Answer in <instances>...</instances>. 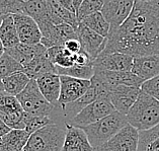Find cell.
I'll use <instances>...</instances> for the list:
<instances>
[{
    "mask_svg": "<svg viewBox=\"0 0 159 151\" xmlns=\"http://www.w3.org/2000/svg\"><path fill=\"white\" fill-rule=\"evenodd\" d=\"M25 14L30 16L40 28L43 37H47L54 28L51 3L48 0L25 1Z\"/></svg>",
    "mask_w": 159,
    "mask_h": 151,
    "instance_id": "cell-9",
    "label": "cell"
},
{
    "mask_svg": "<svg viewBox=\"0 0 159 151\" xmlns=\"http://www.w3.org/2000/svg\"><path fill=\"white\" fill-rule=\"evenodd\" d=\"M54 124L49 117H37V116H32L26 114L25 120V131L30 135L36 133L37 131L43 129L44 127Z\"/></svg>",
    "mask_w": 159,
    "mask_h": 151,
    "instance_id": "cell-34",
    "label": "cell"
},
{
    "mask_svg": "<svg viewBox=\"0 0 159 151\" xmlns=\"http://www.w3.org/2000/svg\"><path fill=\"white\" fill-rule=\"evenodd\" d=\"M80 24L103 38H107L111 32V26L106 21V18L103 17L102 12H96L90 15L83 19Z\"/></svg>",
    "mask_w": 159,
    "mask_h": 151,
    "instance_id": "cell-28",
    "label": "cell"
},
{
    "mask_svg": "<svg viewBox=\"0 0 159 151\" xmlns=\"http://www.w3.org/2000/svg\"><path fill=\"white\" fill-rule=\"evenodd\" d=\"M138 151H159V125L151 130L139 132Z\"/></svg>",
    "mask_w": 159,
    "mask_h": 151,
    "instance_id": "cell-29",
    "label": "cell"
},
{
    "mask_svg": "<svg viewBox=\"0 0 159 151\" xmlns=\"http://www.w3.org/2000/svg\"><path fill=\"white\" fill-rule=\"evenodd\" d=\"M64 48L66 50H68L73 55H76V54H78L79 52L82 51L80 42L77 40V39H75V40H69L68 42H66L64 45Z\"/></svg>",
    "mask_w": 159,
    "mask_h": 151,
    "instance_id": "cell-37",
    "label": "cell"
},
{
    "mask_svg": "<svg viewBox=\"0 0 159 151\" xmlns=\"http://www.w3.org/2000/svg\"><path fill=\"white\" fill-rule=\"evenodd\" d=\"M59 1L66 9H68L69 11H71V12L76 14V10L74 7V3H73V0H59Z\"/></svg>",
    "mask_w": 159,
    "mask_h": 151,
    "instance_id": "cell-38",
    "label": "cell"
},
{
    "mask_svg": "<svg viewBox=\"0 0 159 151\" xmlns=\"http://www.w3.org/2000/svg\"><path fill=\"white\" fill-rule=\"evenodd\" d=\"M78 40L77 33L75 29H73L69 25H54L47 37H43L41 44L47 49H51L54 47H64L65 43L69 40Z\"/></svg>",
    "mask_w": 159,
    "mask_h": 151,
    "instance_id": "cell-18",
    "label": "cell"
},
{
    "mask_svg": "<svg viewBox=\"0 0 159 151\" xmlns=\"http://www.w3.org/2000/svg\"><path fill=\"white\" fill-rule=\"evenodd\" d=\"M138 147L139 131L131 125H127L110 141L94 151H138Z\"/></svg>",
    "mask_w": 159,
    "mask_h": 151,
    "instance_id": "cell-10",
    "label": "cell"
},
{
    "mask_svg": "<svg viewBox=\"0 0 159 151\" xmlns=\"http://www.w3.org/2000/svg\"><path fill=\"white\" fill-rule=\"evenodd\" d=\"M140 92L141 87L120 85V86L116 87L114 90H111L108 99L115 107L116 111L127 116L131 108L134 106L136 100L139 98Z\"/></svg>",
    "mask_w": 159,
    "mask_h": 151,
    "instance_id": "cell-15",
    "label": "cell"
},
{
    "mask_svg": "<svg viewBox=\"0 0 159 151\" xmlns=\"http://www.w3.org/2000/svg\"><path fill=\"white\" fill-rule=\"evenodd\" d=\"M47 51L48 49L42 44L25 45L21 44V43L13 48L5 49V53L12 57L14 60H16L22 67H25L34 58L44 55L47 53Z\"/></svg>",
    "mask_w": 159,
    "mask_h": 151,
    "instance_id": "cell-19",
    "label": "cell"
},
{
    "mask_svg": "<svg viewBox=\"0 0 159 151\" xmlns=\"http://www.w3.org/2000/svg\"><path fill=\"white\" fill-rule=\"evenodd\" d=\"M19 71H24V67L7 53L0 57V79H4Z\"/></svg>",
    "mask_w": 159,
    "mask_h": 151,
    "instance_id": "cell-32",
    "label": "cell"
},
{
    "mask_svg": "<svg viewBox=\"0 0 159 151\" xmlns=\"http://www.w3.org/2000/svg\"><path fill=\"white\" fill-rule=\"evenodd\" d=\"M134 57L123 53H112L99 56L93 62L94 69L115 72H132Z\"/></svg>",
    "mask_w": 159,
    "mask_h": 151,
    "instance_id": "cell-16",
    "label": "cell"
},
{
    "mask_svg": "<svg viewBox=\"0 0 159 151\" xmlns=\"http://www.w3.org/2000/svg\"><path fill=\"white\" fill-rule=\"evenodd\" d=\"M132 73L144 81L159 76V55L134 58Z\"/></svg>",
    "mask_w": 159,
    "mask_h": 151,
    "instance_id": "cell-20",
    "label": "cell"
},
{
    "mask_svg": "<svg viewBox=\"0 0 159 151\" xmlns=\"http://www.w3.org/2000/svg\"><path fill=\"white\" fill-rule=\"evenodd\" d=\"M112 53L134 58L159 55V0H136L125 24L108 34L100 56Z\"/></svg>",
    "mask_w": 159,
    "mask_h": 151,
    "instance_id": "cell-1",
    "label": "cell"
},
{
    "mask_svg": "<svg viewBox=\"0 0 159 151\" xmlns=\"http://www.w3.org/2000/svg\"><path fill=\"white\" fill-rule=\"evenodd\" d=\"M0 41L5 49L13 48L20 44L12 15H7L3 19L2 25L0 26Z\"/></svg>",
    "mask_w": 159,
    "mask_h": 151,
    "instance_id": "cell-25",
    "label": "cell"
},
{
    "mask_svg": "<svg viewBox=\"0 0 159 151\" xmlns=\"http://www.w3.org/2000/svg\"><path fill=\"white\" fill-rule=\"evenodd\" d=\"M3 92H5V90H4V86H3L2 79H0V94H3Z\"/></svg>",
    "mask_w": 159,
    "mask_h": 151,
    "instance_id": "cell-41",
    "label": "cell"
},
{
    "mask_svg": "<svg viewBox=\"0 0 159 151\" xmlns=\"http://www.w3.org/2000/svg\"><path fill=\"white\" fill-rule=\"evenodd\" d=\"M1 142H2V137H0V144H1Z\"/></svg>",
    "mask_w": 159,
    "mask_h": 151,
    "instance_id": "cell-43",
    "label": "cell"
},
{
    "mask_svg": "<svg viewBox=\"0 0 159 151\" xmlns=\"http://www.w3.org/2000/svg\"><path fill=\"white\" fill-rule=\"evenodd\" d=\"M11 131V129L6 125V124L0 119V137L5 136L7 133H9Z\"/></svg>",
    "mask_w": 159,
    "mask_h": 151,
    "instance_id": "cell-39",
    "label": "cell"
},
{
    "mask_svg": "<svg viewBox=\"0 0 159 151\" xmlns=\"http://www.w3.org/2000/svg\"><path fill=\"white\" fill-rule=\"evenodd\" d=\"M48 56L57 67L69 68L75 65L74 55L64 47H54L48 49Z\"/></svg>",
    "mask_w": 159,
    "mask_h": 151,
    "instance_id": "cell-30",
    "label": "cell"
},
{
    "mask_svg": "<svg viewBox=\"0 0 159 151\" xmlns=\"http://www.w3.org/2000/svg\"><path fill=\"white\" fill-rule=\"evenodd\" d=\"M14 24L16 26L19 41L21 44L37 45L41 44L43 34L39 25L34 19L25 13L13 14Z\"/></svg>",
    "mask_w": 159,
    "mask_h": 151,
    "instance_id": "cell-14",
    "label": "cell"
},
{
    "mask_svg": "<svg viewBox=\"0 0 159 151\" xmlns=\"http://www.w3.org/2000/svg\"><path fill=\"white\" fill-rule=\"evenodd\" d=\"M16 98L25 113L37 117H49L55 108L44 98L38 86L37 80L34 79H30L25 89L19 94Z\"/></svg>",
    "mask_w": 159,
    "mask_h": 151,
    "instance_id": "cell-5",
    "label": "cell"
},
{
    "mask_svg": "<svg viewBox=\"0 0 159 151\" xmlns=\"http://www.w3.org/2000/svg\"><path fill=\"white\" fill-rule=\"evenodd\" d=\"M50 3H51V8H52L53 24L55 25L66 24L71 25L73 29H75V30H77L79 22L78 19H77L76 14L69 11L68 9H66L60 3L59 0H51Z\"/></svg>",
    "mask_w": 159,
    "mask_h": 151,
    "instance_id": "cell-24",
    "label": "cell"
},
{
    "mask_svg": "<svg viewBox=\"0 0 159 151\" xmlns=\"http://www.w3.org/2000/svg\"><path fill=\"white\" fill-rule=\"evenodd\" d=\"M74 62L76 65H79V66H87V65L93 64V61L91 60V58L83 51L74 55Z\"/></svg>",
    "mask_w": 159,
    "mask_h": 151,
    "instance_id": "cell-36",
    "label": "cell"
},
{
    "mask_svg": "<svg viewBox=\"0 0 159 151\" xmlns=\"http://www.w3.org/2000/svg\"><path fill=\"white\" fill-rule=\"evenodd\" d=\"M57 72L60 76H70L78 79L91 80L92 77L94 76V66L93 64L87 65V66H79L75 64L69 68L57 67Z\"/></svg>",
    "mask_w": 159,
    "mask_h": 151,
    "instance_id": "cell-31",
    "label": "cell"
},
{
    "mask_svg": "<svg viewBox=\"0 0 159 151\" xmlns=\"http://www.w3.org/2000/svg\"><path fill=\"white\" fill-rule=\"evenodd\" d=\"M30 136L25 130L12 129L2 137L0 151H24Z\"/></svg>",
    "mask_w": 159,
    "mask_h": 151,
    "instance_id": "cell-23",
    "label": "cell"
},
{
    "mask_svg": "<svg viewBox=\"0 0 159 151\" xmlns=\"http://www.w3.org/2000/svg\"><path fill=\"white\" fill-rule=\"evenodd\" d=\"M61 78V94L58 106L63 108L72 103L83 96L90 88V80L78 79L70 76H60Z\"/></svg>",
    "mask_w": 159,
    "mask_h": 151,
    "instance_id": "cell-12",
    "label": "cell"
},
{
    "mask_svg": "<svg viewBox=\"0 0 159 151\" xmlns=\"http://www.w3.org/2000/svg\"><path fill=\"white\" fill-rule=\"evenodd\" d=\"M6 16L4 14H3L1 11H0V26H1V25H2V21H3V19H4Z\"/></svg>",
    "mask_w": 159,
    "mask_h": 151,
    "instance_id": "cell-42",
    "label": "cell"
},
{
    "mask_svg": "<svg viewBox=\"0 0 159 151\" xmlns=\"http://www.w3.org/2000/svg\"><path fill=\"white\" fill-rule=\"evenodd\" d=\"M94 77L100 81V83L110 91V94L120 85L141 87L144 83V80L139 78L132 72H115L94 69Z\"/></svg>",
    "mask_w": 159,
    "mask_h": 151,
    "instance_id": "cell-11",
    "label": "cell"
},
{
    "mask_svg": "<svg viewBox=\"0 0 159 151\" xmlns=\"http://www.w3.org/2000/svg\"><path fill=\"white\" fill-rule=\"evenodd\" d=\"M126 117L129 125L139 132L153 129L159 125V102L141 89Z\"/></svg>",
    "mask_w": 159,
    "mask_h": 151,
    "instance_id": "cell-2",
    "label": "cell"
},
{
    "mask_svg": "<svg viewBox=\"0 0 159 151\" xmlns=\"http://www.w3.org/2000/svg\"><path fill=\"white\" fill-rule=\"evenodd\" d=\"M127 125H129V123L127 121L126 116L116 111L115 113L102 119L100 121L81 129L87 135L88 140L93 149H96L110 141Z\"/></svg>",
    "mask_w": 159,
    "mask_h": 151,
    "instance_id": "cell-3",
    "label": "cell"
},
{
    "mask_svg": "<svg viewBox=\"0 0 159 151\" xmlns=\"http://www.w3.org/2000/svg\"><path fill=\"white\" fill-rule=\"evenodd\" d=\"M134 0H106L100 12L111 26V33L116 32L125 24L132 13Z\"/></svg>",
    "mask_w": 159,
    "mask_h": 151,
    "instance_id": "cell-8",
    "label": "cell"
},
{
    "mask_svg": "<svg viewBox=\"0 0 159 151\" xmlns=\"http://www.w3.org/2000/svg\"><path fill=\"white\" fill-rule=\"evenodd\" d=\"M141 89L159 102V76L144 81V83L141 86Z\"/></svg>",
    "mask_w": 159,
    "mask_h": 151,
    "instance_id": "cell-35",
    "label": "cell"
},
{
    "mask_svg": "<svg viewBox=\"0 0 159 151\" xmlns=\"http://www.w3.org/2000/svg\"><path fill=\"white\" fill-rule=\"evenodd\" d=\"M104 1L102 0H82V3L77 12V19L80 24L81 21L96 12H100Z\"/></svg>",
    "mask_w": 159,
    "mask_h": 151,
    "instance_id": "cell-33",
    "label": "cell"
},
{
    "mask_svg": "<svg viewBox=\"0 0 159 151\" xmlns=\"http://www.w3.org/2000/svg\"><path fill=\"white\" fill-rule=\"evenodd\" d=\"M76 33L82 51L86 53L91 58V60L94 62L106 49L107 38L99 36L81 24H79Z\"/></svg>",
    "mask_w": 159,
    "mask_h": 151,
    "instance_id": "cell-13",
    "label": "cell"
},
{
    "mask_svg": "<svg viewBox=\"0 0 159 151\" xmlns=\"http://www.w3.org/2000/svg\"><path fill=\"white\" fill-rule=\"evenodd\" d=\"M115 112L116 109L110 99L100 98L81 111L78 115L71 119L68 124L74 127L84 128L100 121L102 119L107 117Z\"/></svg>",
    "mask_w": 159,
    "mask_h": 151,
    "instance_id": "cell-7",
    "label": "cell"
},
{
    "mask_svg": "<svg viewBox=\"0 0 159 151\" xmlns=\"http://www.w3.org/2000/svg\"><path fill=\"white\" fill-rule=\"evenodd\" d=\"M0 119L11 130H25L26 113L22 110L16 96L6 92L0 94Z\"/></svg>",
    "mask_w": 159,
    "mask_h": 151,
    "instance_id": "cell-6",
    "label": "cell"
},
{
    "mask_svg": "<svg viewBox=\"0 0 159 151\" xmlns=\"http://www.w3.org/2000/svg\"><path fill=\"white\" fill-rule=\"evenodd\" d=\"M98 95L96 94V90L92 86H90V88L86 91V94L83 96H81L76 102L63 107L62 110L64 112V115L67 116V117H70V120H71L74 118L75 116L78 115L81 111L84 110L85 108L88 107L89 104H91L92 103H94L95 100H98Z\"/></svg>",
    "mask_w": 159,
    "mask_h": 151,
    "instance_id": "cell-27",
    "label": "cell"
},
{
    "mask_svg": "<svg viewBox=\"0 0 159 151\" xmlns=\"http://www.w3.org/2000/svg\"><path fill=\"white\" fill-rule=\"evenodd\" d=\"M4 53H5V48H4V46L2 45L1 41H0V57H1Z\"/></svg>",
    "mask_w": 159,
    "mask_h": 151,
    "instance_id": "cell-40",
    "label": "cell"
},
{
    "mask_svg": "<svg viewBox=\"0 0 159 151\" xmlns=\"http://www.w3.org/2000/svg\"><path fill=\"white\" fill-rule=\"evenodd\" d=\"M24 72L30 77V79L34 80H37L41 76L48 73L58 74L56 65L50 60L48 56V51L44 55L34 58L32 62H30L25 67H24Z\"/></svg>",
    "mask_w": 159,
    "mask_h": 151,
    "instance_id": "cell-22",
    "label": "cell"
},
{
    "mask_svg": "<svg viewBox=\"0 0 159 151\" xmlns=\"http://www.w3.org/2000/svg\"><path fill=\"white\" fill-rule=\"evenodd\" d=\"M37 83L44 98L54 107L58 106L61 94L60 75L55 73H48L38 78Z\"/></svg>",
    "mask_w": 159,
    "mask_h": 151,
    "instance_id": "cell-21",
    "label": "cell"
},
{
    "mask_svg": "<svg viewBox=\"0 0 159 151\" xmlns=\"http://www.w3.org/2000/svg\"><path fill=\"white\" fill-rule=\"evenodd\" d=\"M66 136V129L55 123L44 127L30 137L24 151H61Z\"/></svg>",
    "mask_w": 159,
    "mask_h": 151,
    "instance_id": "cell-4",
    "label": "cell"
},
{
    "mask_svg": "<svg viewBox=\"0 0 159 151\" xmlns=\"http://www.w3.org/2000/svg\"><path fill=\"white\" fill-rule=\"evenodd\" d=\"M30 81V77L24 71L15 72L10 76L2 79L5 92L13 96H17L19 94H21L28 86Z\"/></svg>",
    "mask_w": 159,
    "mask_h": 151,
    "instance_id": "cell-26",
    "label": "cell"
},
{
    "mask_svg": "<svg viewBox=\"0 0 159 151\" xmlns=\"http://www.w3.org/2000/svg\"><path fill=\"white\" fill-rule=\"evenodd\" d=\"M65 129L66 136L61 151H94L88 140L87 135L81 128L66 123Z\"/></svg>",
    "mask_w": 159,
    "mask_h": 151,
    "instance_id": "cell-17",
    "label": "cell"
}]
</instances>
